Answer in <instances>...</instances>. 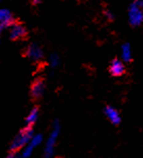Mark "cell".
Returning a JSON list of instances; mask_svg holds the SVG:
<instances>
[{
    "label": "cell",
    "mask_w": 143,
    "mask_h": 158,
    "mask_svg": "<svg viewBox=\"0 0 143 158\" xmlns=\"http://www.w3.org/2000/svg\"><path fill=\"white\" fill-rule=\"evenodd\" d=\"M38 115V107H34L26 118V127H32Z\"/></svg>",
    "instance_id": "cell-7"
},
{
    "label": "cell",
    "mask_w": 143,
    "mask_h": 158,
    "mask_svg": "<svg viewBox=\"0 0 143 158\" xmlns=\"http://www.w3.org/2000/svg\"><path fill=\"white\" fill-rule=\"evenodd\" d=\"M32 139V127H25L14 138L10 145V153H16Z\"/></svg>",
    "instance_id": "cell-1"
},
{
    "label": "cell",
    "mask_w": 143,
    "mask_h": 158,
    "mask_svg": "<svg viewBox=\"0 0 143 158\" xmlns=\"http://www.w3.org/2000/svg\"><path fill=\"white\" fill-rule=\"evenodd\" d=\"M27 35V29L23 24L21 23H14L10 26V38L13 41L20 40L25 38Z\"/></svg>",
    "instance_id": "cell-3"
},
{
    "label": "cell",
    "mask_w": 143,
    "mask_h": 158,
    "mask_svg": "<svg viewBox=\"0 0 143 158\" xmlns=\"http://www.w3.org/2000/svg\"><path fill=\"white\" fill-rule=\"evenodd\" d=\"M6 158H16V155H15V153H10L6 156Z\"/></svg>",
    "instance_id": "cell-8"
},
{
    "label": "cell",
    "mask_w": 143,
    "mask_h": 158,
    "mask_svg": "<svg viewBox=\"0 0 143 158\" xmlns=\"http://www.w3.org/2000/svg\"><path fill=\"white\" fill-rule=\"evenodd\" d=\"M109 72L114 77H119V76H122L125 73V68L121 61L118 60L117 58H114L111 61L110 67H109Z\"/></svg>",
    "instance_id": "cell-5"
},
{
    "label": "cell",
    "mask_w": 143,
    "mask_h": 158,
    "mask_svg": "<svg viewBox=\"0 0 143 158\" xmlns=\"http://www.w3.org/2000/svg\"><path fill=\"white\" fill-rule=\"evenodd\" d=\"M27 55L33 60H38L42 57V50L36 45H30L27 48Z\"/></svg>",
    "instance_id": "cell-6"
},
{
    "label": "cell",
    "mask_w": 143,
    "mask_h": 158,
    "mask_svg": "<svg viewBox=\"0 0 143 158\" xmlns=\"http://www.w3.org/2000/svg\"><path fill=\"white\" fill-rule=\"evenodd\" d=\"M45 89V81L42 77H38L34 79V81L31 83L30 86V96H31L32 100H40L42 96L44 94Z\"/></svg>",
    "instance_id": "cell-2"
},
{
    "label": "cell",
    "mask_w": 143,
    "mask_h": 158,
    "mask_svg": "<svg viewBox=\"0 0 143 158\" xmlns=\"http://www.w3.org/2000/svg\"><path fill=\"white\" fill-rule=\"evenodd\" d=\"M14 23L13 16L10 10H0V35L6 27H10Z\"/></svg>",
    "instance_id": "cell-4"
}]
</instances>
